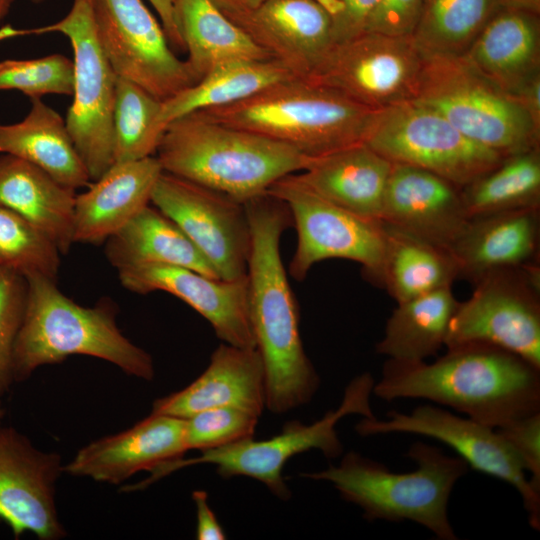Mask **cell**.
Masks as SVG:
<instances>
[{"instance_id":"49","label":"cell","mask_w":540,"mask_h":540,"mask_svg":"<svg viewBox=\"0 0 540 540\" xmlns=\"http://www.w3.org/2000/svg\"><path fill=\"white\" fill-rule=\"evenodd\" d=\"M14 0H0V24L9 13Z\"/></svg>"},{"instance_id":"44","label":"cell","mask_w":540,"mask_h":540,"mask_svg":"<svg viewBox=\"0 0 540 540\" xmlns=\"http://www.w3.org/2000/svg\"><path fill=\"white\" fill-rule=\"evenodd\" d=\"M192 499L196 507V538L198 540H224L226 534L208 503L204 490H195Z\"/></svg>"},{"instance_id":"15","label":"cell","mask_w":540,"mask_h":540,"mask_svg":"<svg viewBox=\"0 0 540 540\" xmlns=\"http://www.w3.org/2000/svg\"><path fill=\"white\" fill-rule=\"evenodd\" d=\"M100 45L119 78L164 101L196 83L142 0H94Z\"/></svg>"},{"instance_id":"50","label":"cell","mask_w":540,"mask_h":540,"mask_svg":"<svg viewBox=\"0 0 540 540\" xmlns=\"http://www.w3.org/2000/svg\"><path fill=\"white\" fill-rule=\"evenodd\" d=\"M5 416V408L3 406V403L1 401V398H0V425L2 424V420Z\"/></svg>"},{"instance_id":"25","label":"cell","mask_w":540,"mask_h":540,"mask_svg":"<svg viewBox=\"0 0 540 540\" xmlns=\"http://www.w3.org/2000/svg\"><path fill=\"white\" fill-rule=\"evenodd\" d=\"M461 56L489 82L514 94L540 73L539 14L501 6Z\"/></svg>"},{"instance_id":"36","label":"cell","mask_w":540,"mask_h":540,"mask_svg":"<svg viewBox=\"0 0 540 540\" xmlns=\"http://www.w3.org/2000/svg\"><path fill=\"white\" fill-rule=\"evenodd\" d=\"M162 100L139 85L117 78L113 109V157L115 162L153 156L166 125L161 121Z\"/></svg>"},{"instance_id":"30","label":"cell","mask_w":540,"mask_h":540,"mask_svg":"<svg viewBox=\"0 0 540 540\" xmlns=\"http://www.w3.org/2000/svg\"><path fill=\"white\" fill-rule=\"evenodd\" d=\"M175 6L196 82L226 64L273 58L211 0H175Z\"/></svg>"},{"instance_id":"21","label":"cell","mask_w":540,"mask_h":540,"mask_svg":"<svg viewBox=\"0 0 540 540\" xmlns=\"http://www.w3.org/2000/svg\"><path fill=\"white\" fill-rule=\"evenodd\" d=\"M228 18L299 78L334 44L331 19L316 0H267Z\"/></svg>"},{"instance_id":"34","label":"cell","mask_w":540,"mask_h":540,"mask_svg":"<svg viewBox=\"0 0 540 540\" xmlns=\"http://www.w3.org/2000/svg\"><path fill=\"white\" fill-rule=\"evenodd\" d=\"M501 6L499 0H423L411 37L424 56H461Z\"/></svg>"},{"instance_id":"17","label":"cell","mask_w":540,"mask_h":540,"mask_svg":"<svg viewBox=\"0 0 540 540\" xmlns=\"http://www.w3.org/2000/svg\"><path fill=\"white\" fill-rule=\"evenodd\" d=\"M64 473L58 453L36 448L21 432L0 425V521L14 538L25 532L41 540L67 535L55 502L56 482Z\"/></svg>"},{"instance_id":"37","label":"cell","mask_w":540,"mask_h":540,"mask_svg":"<svg viewBox=\"0 0 540 540\" xmlns=\"http://www.w3.org/2000/svg\"><path fill=\"white\" fill-rule=\"evenodd\" d=\"M56 244L19 213L0 206V259L24 277L42 275L56 281L60 266Z\"/></svg>"},{"instance_id":"7","label":"cell","mask_w":540,"mask_h":540,"mask_svg":"<svg viewBox=\"0 0 540 540\" xmlns=\"http://www.w3.org/2000/svg\"><path fill=\"white\" fill-rule=\"evenodd\" d=\"M374 383L368 372L356 376L346 386L340 405L311 424L292 420L284 424L279 434L269 439L255 440L251 437L200 451L197 457H182L157 467L148 478L133 487L141 490L184 467L212 464L222 478L250 477L263 483L277 498L288 500L291 491L282 476L286 463L294 456L312 449L321 451L329 459L341 456L343 444L336 425L351 414L363 418L375 417L370 402Z\"/></svg>"},{"instance_id":"22","label":"cell","mask_w":540,"mask_h":540,"mask_svg":"<svg viewBox=\"0 0 540 540\" xmlns=\"http://www.w3.org/2000/svg\"><path fill=\"white\" fill-rule=\"evenodd\" d=\"M217 407H234L261 416L266 408V381L257 348L221 343L199 377L182 390L156 399L151 412L186 419Z\"/></svg>"},{"instance_id":"18","label":"cell","mask_w":540,"mask_h":540,"mask_svg":"<svg viewBox=\"0 0 540 540\" xmlns=\"http://www.w3.org/2000/svg\"><path fill=\"white\" fill-rule=\"evenodd\" d=\"M117 271L124 288L138 294L168 292L204 317L224 343L256 348L247 275L223 280L166 264H137L120 267Z\"/></svg>"},{"instance_id":"41","label":"cell","mask_w":540,"mask_h":540,"mask_svg":"<svg viewBox=\"0 0 540 540\" xmlns=\"http://www.w3.org/2000/svg\"><path fill=\"white\" fill-rule=\"evenodd\" d=\"M516 454L533 489L540 493V411L497 429Z\"/></svg>"},{"instance_id":"28","label":"cell","mask_w":540,"mask_h":540,"mask_svg":"<svg viewBox=\"0 0 540 540\" xmlns=\"http://www.w3.org/2000/svg\"><path fill=\"white\" fill-rule=\"evenodd\" d=\"M0 153L24 159L74 190L91 182L65 119L41 99L31 100V109L20 122L0 124Z\"/></svg>"},{"instance_id":"43","label":"cell","mask_w":540,"mask_h":540,"mask_svg":"<svg viewBox=\"0 0 540 540\" xmlns=\"http://www.w3.org/2000/svg\"><path fill=\"white\" fill-rule=\"evenodd\" d=\"M329 15L334 43L365 31L367 20L379 0H316Z\"/></svg>"},{"instance_id":"6","label":"cell","mask_w":540,"mask_h":540,"mask_svg":"<svg viewBox=\"0 0 540 540\" xmlns=\"http://www.w3.org/2000/svg\"><path fill=\"white\" fill-rule=\"evenodd\" d=\"M381 111L295 77L240 102L196 113L317 158L365 143Z\"/></svg>"},{"instance_id":"47","label":"cell","mask_w":540,"mask_h":540,"mask_svg":"<svg viewBox=\"0 0 540 540\" xmlns=\"http://www.w3.org/2000/svg\"><path fill=\"white\" fill-rule=\"evenodd\" d=\"M225 15L232 17L249 12L267 0H211Z\"/></svg>"},{"instance_id":"23","label":"cell","mask_w":540,"mask_h":540,"mask_svg":"<svg viewBox=\"0 0 540 540\" xmlns=\"http://www.w3.org/2000/svg\"><path fill=\"white\" fill-rule=\"evenodd\" d=\"M540 207L471 217L451 247L459 278L538 265Z\"/></svg>"},{"instance_id":"40","label":"cell","mask_w":540,"mask_h":540,"mask_svg":"<svg viewBox=\"0 0 540 540\" xmlns=\"http://www.w3.org/2000/svg\"><path fill=\"white\" fill-rule=\"evenodd\" d=\"M26 279L14 269L0 265V398L16 382L14 348L26 304Z\"/></svg>"},{"instance_id":"8","label":"cell","mask_w":540,"mask_h":540,"mask_svg":"<svg viewBox=\"0 0 540 540\" xmlns=\"http://www.w3.org/2000/svg\"><path fill=\"white\" fill-rule=\"evenodd\" d=\"M414 101L444 116L471 140L504 158L539 148L540 129L514 96L462 56L423 55Z\"/></svg>"},{"instance_id":"29","label":"cell","mask_w":540,"mask_h":540,"mask_svg":"<svg viewBox=\"0 0 540 540\" xmlns=\"http://www.w3.org/2000/svg\"><path fill=\"white\" fill-rule=\"evenodd\" d=\"M105 254L116 269L137 264H166L219 278L180 227L155 206L144 207L109 237Z\"/></svg>"},{"instance_id":"52","label":"cell","mask_w":540,"mask_h":540,"mask_svg":"<svg viewBox=\"0 0 540 540\" xmlns=\"http://www.w3.org/2000/svg\"><path fill=\"white\" fill-rule=\"evenodd\" d=\"M0 265H3L1 259H0Z\"/></svg>"},{"instance_id":"12","label":"cell","mask_w":540,"mask_h":540,"mask_svg":"<svg viewBox=\"0 0 540 540\" xmlns=\"http://www.w3.org/2000/svg\"><path fill=\"white\" fill-rule=\"evenodd\" d=\"M474 285L450 320L447 349L486 343L540 368L539 266L492 272Z\"/></svg>"},{"instance_id":"20","label":"cell","mask_w":540,"mask_h":540,"mask_svg":"<svg viewBox=\"0 0 540 540\" xmlns=\"http://www.w3.org/2000/svg\"><path fill=\"white\" fill-rule=\"evenodd\" d=\"M469 219L461 188L427 170L392 164L382 221L450 250Z\"/></svg>"},{"instance_id":"16","label":"cell","mask_w":540,"mask_h":540,"mask_svg":"<svg viewBox=\"0 0 540 540\" xmlns=\"http://www.w3.org/2000/svg\"><path fill=\"white\" fill-rule=\"evenodd\" d=\"M150 203L180 227L220 279L247 275L252 237L244 203L164 171Z\"/></svg>"},{"instance_id":"32","label":"cell","mask_w":540,"mask_h":540,"mask_svg":"<svg viewBox=\"0 0 540 540\" xmlns=\"http://www.w3.org/2000/svg\"><path fill=\"white\" fill-rule=\"evenodd\" d=\"M459 304L451 287L398 303L388 318L376 352L388 359L420 362L445 346L450 320Z\"/></svg>"},{"instance_id":"42","label":"cell","mask_w":540,"mask_h":540,"mask_svg":"<svg viewBox=\"0 0 540 540\" xmlns=\"http://www.w3.org/2000/svg\"><path fill=\"white\" fill-rule=\"evenodd\" d=\"M423 0H379L365 31L410 36L416 26Z\"/></svg>"},{"instance_id":"9","label":"cell","mask_w":540,"mask_h":540,"mask_svg":"<svg viewBox=\"0 0 540 540\" xmlns=\"http://www.w3.org/2000/svg\"><path fill=\"white\" fill-rule=\"evenodd\" d=\"M61 33L73 50L74 88L65 123L91 181L113 164L112 119L117 75L98 39L94 0H73L61 20L29 29L0 28V41L28 35Z\"/></svg>"},{"instance_id":"48","label":"cell","mask_w":540,"mask_h":540,"mask_svg":"<svg viewBox=\"0 0 540 540\" xmlns=\"http://www.w3.org/2000/svg\"><path fill=\"white\" fill-rule=\"evenodd\" d=\"M502 6L540 13V0H499Z\"/></svg>"},{"instance_id":"19","label":"cell","mask_w":540,"mask_h":540,"mask_svg":"<svg viewBox=\"0 0 540 540\" xmlns=\"http://www.w3.org/2000/svg\"><path fill=\"white\" fill-rule=\"evenodd\" d=\"M185 419L150 413L133 427L94 440L64 464V473L120 484L139 471L184 457Z\"/></svg>"},{"instance_id":"46","label":"cell","mask_w":540,"mask_h":540,"mask_svg":"<svg viewBox=\"0 0 540 540\" xmlns=\"http://www.w3.org/2000/svg\"><path fill=\"white\" fill-rule=\"evenodd\" d=\"M512 96L516 98L540 129V73L527 81Z\"/></svg>"},{"instance_id":"27","label":"cell","mask_w":540,"mask_h":540,"mask_svg":"<svg viewBox=\"0 0 540 540\" xmlns=\"http://www.w3.org/2000/svg\"><path fill=\"white\" fill-rule=\"evenodd\" d=\"M76 193L34 164L0 155V206L36 225L66 255L73 240Z\"/></svg>"},{"instance_id":"24","label":"cell","mask_w":540,"mask_h":540,"mask_svg":"<svg viewBox=\"0 0 540 540\" xmlns=\"http://www.w3.org/2000/svg\"><path fill=\"white\" fill-rule=\"evenodd\" d=\"M162 172L156 156L115 162L85 192L76 194L74 243L98 244L123 228L149 205Z\"/></svg>"},{"instance_id":"4","label":"cell","mask_w":540,"mask_h":540,"mask_svg":"<svg viewBox=\"0 0 540 540\" xmlns=\"http://www.w3.org/2000/svg\"><path fill=\"white\" fill-rule=\"evenodd\" d=\"M417 465L411 472L397 473L383 463L355 451L327 469L300 473L301 477L327 481L341 498L358 506L367 521H412L439 540H456L448 505L457 481L469 467L459 456L417 441L407 452Z\"/></svg>"},{"instance_id":"3","label":"cell","mask_w":540,"mask_h":540,"mask_svg":"<svg viewBox=\"0 0 540 540\" xmlns=\"http://www.w3.org/2000/svg\"><path fill=\"white\" fill-rule=\"evenodd\" d=\"M156 153L164 172L241 203L265 194L280 178L303 171L312 159L288 145L196 112L167 125Z\"/></svg>"},{"instance_id":"26","label":"cell","mask_w":540,"mask_h":540,"mask_svg":"<svg viewBox=\"0 0 540 540\" xmlns=\"http://www.w3.org/2000/svg\"><path fill=\"white\" fill-rule=\"evenodd\" d=\"M392 164L361 143L312 158L297 175L329 202L357 215L381 220Z\"/></svg>"},{"instance_id":"45","label":"cell","mask_w":540,"mask_h":540,"mask_svg":"<svg viewBox=\"0 0 540 540\" xmlns=\"http://www.w3.org/2000/svg\"><path fill=\"white\" fill-rule=\"evenodd\" d=\"M157 12L167 39L174 49L185 51L175 0H149Z\"/></svg>"},{"instance_id":"51","label":"cell","mask_w":540,"mask_h":540,"mask_svg":"<svg viewBox=\"0 0 540 540\" xmlns=\"http://www.w3.org/2000/svg\"><path fill=\"white\" fill-rule=\"evenodd\" d=\"M30 1L33 2L34 4H40L44 2L45 0H30Z\"/></svg>"},{"instance_id":"31","label":"cell","mask_w":540,"mask_h":540,"mask_svg":"<svg viewBox=\"0 0 540 540\" xmlns=\"http://www.w3.org/2000/svg\"><path fill=\"white\" fill-rule=\"evenodd\" d=\"M385 247L379 282L401 303L451 287L459 269L451 251L384 221Z\"/></svg>"},{"instance_id":"1","label":"cell","mask_w":540,"mask_h":540,"mask_svg":"<svg viewBox=\"0 0 540 540\" xmlns=\"http://www.w3.org/2000/svg\"><path fill=\"white\" fill-rule=\"evenodd\" d=\"M244 204L252 237L249 310L264 365L266 408L282 414L309 403L320 386L303 347L299 311L280 253L281 235L293 225L292 216L286 204L267 193Z\"/></svg>"},{"instance_id":"14","label":"cell","mask_w":540,"mask_h":540,"mask_svg":"<svg viewBox=\"0 0 540 540\" xmlns=\"http://www.w3.org/2000/svg\"><path fill=\"white\" fill-rule=\"evenodd\" d=\"M355 430L361 436L409 433L442 442L468 467L513 486L523 500L530 526L540 529V493L533 489L516 454L496 428L423 404L410 413L389 411L384 420L363 418Z\"/></svg>"},{"instance_id":"39","label":"cell","mask_w":540,"mask_h":540,"mask_svg":"<svg viewBox=\"0 0 540 540\" xmlns=\"http://www.w3.org/2000/svg\"><path fill=\"white\" fill-rule=\"evenodd\" d=\"M259 417L234 407H217L185 419L187 450H209L254 437Z\"/></svg>"},{"instance_id":"10","label":"cell","mask_w":540,"mask_h":540,"mask_svg":"<svg viewBox=\"0 0 540 540\" xmlns=\"http://www.w3.org/2000/svg\"><path fill=\"white\" fill-rule=\"evenodd\" d=\"M365 144L391 163L427 170L459 188L505 159L414 100L383 109Z\"/></svg>"},{"instance_id":"13","label":"cell","mask_w":540,"mask_h":540,"mask_svg":"<svg viewBox=\"0 0 540 540\" xmlns=\"http://www.w3.org/2000/svg\"><path fill=\"white\" fill-rule=\"evenodd\" d=\"M422 62L411 35L364 31L334 43L303 79L383 110L414 100Z\"/></svg>"},{"instance_id":"33","label":"cell","mask_w":540,"mask_h":540,"mask_svg":"<svg viewBox=\"0 0 540 540\" xmlns=\"http://www.w3.org/2000/svg\"><path fill=\"white\" fill-rule=\"evenodd\" d=\"M295 77L274 58L226 64L162 101L161 121L167 126L171 121L196 111L231 105Z\"/></svg>"},{"instance_id":"2","label":"cell","mask_w":540,"mask_h":540,"mask_svg":"<svg viewBox=\"0 0 540 540\" xmlns=\"http://www.w3.org/2000/svg\"><path fill=\"white\" fill-rule=\"evenodd\" d=\"M372 394L428 400L498 429L540 411V368L497 346L468 343L432 363L388 359Z\"/></svg>"},{"instance_id":"38","label":"cell","mask_w":540,"mask_h":540,"mask_svg":"<svg viewBox=\"0 0 540 540\" xmlns=\"http://www.w3.org/2000/svg\"><path fill=\"white\" fill-rule=\"evenodd\" d=\"M73 60L62 54L0 61V90H18L32 99L48 94L73 95Z\"/></svg>"},{"instance_id":"35","label":"cell","mask_w":540,"mask_h":540,"mask_svg":"<svg viewBox=\"0 0 540 540\" xmlns=\"http://www.w3.org/2000/svg\"><path fill=\"white\" fill-rule=\"evenodd\" d=\"M469 218L540 207V152L535 148L505 158L497 167L461 188Z\"/></svg>"},{"instance_id":"11","label":"cell","mask_w":540,"mask_h":540,"mask_svg":"<svg viewBox=\"0 0 540 540\" xmlns=\"http://www.w3.org/2000/svg\"><path fill=\"white\" fill-rule=\"evenodd\" d=\"M266 193L286 204L296 228L297 246L289 264L293 278L302 281L316 263L341 258L361 264L365 276L379 282L385 247L382 220L329 202L296 173L280 178Z\"/></svg>"},{"instance_id":"5","label":"cell","mask_w":540,"mask_h":540,"mask_svg":"<svg viewBox=\"0 0 540 540\" xmlns=\"http://www.w3.org/2000/svg\"><path fill=\"white\" fill-rule=\"evenodd\" d=\"M25 279L26 304L14 348L16 382L71 355L96 357L129 376L153 379L151 355L121 333L110 304L84 307L66 297L54 280L36 274Z\"/></svg>"}]
</instances>
